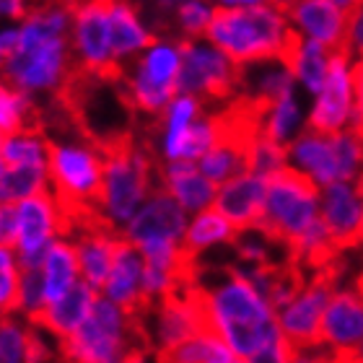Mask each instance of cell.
<instances>
[{
  "mask_svg": "<svg viewBox=\"0 0 363 363\" xmlns=\"http://www.w3.org/2000/svg\"><path fill=\"white\" fill-rule=\"evenodd\" d=\"M220 135H223V120H220V112H205L200 120L187 130V138H184V145H182L179 161H197L203 159L205 153L211 151L213 145L218 143Z\"/></svg>",
  "mask_w": 363,
  "mask_h": 363,
  "instance_id": "e575fe53",
  "label": "cell"
},
{
  "mask_svg": "<svg viewBox=\"0 0 363 363\" xmlns=\"http://www.w3.org/2000/svg\"><path fill=\"white\" fill-rule=\"evenodd\" d=\"M6 172V161H3V156H0V174Z\"/></svg>",
  "mask_w": 363,
  "mask_h": 363,
  "instance_id": "9f6ffc18",
  "label": "cell"
},
{
  "mask_svg": "<svg viewBox=\"0 0 363 363\" xmlns=\"http://www.w3.org/2000/svg\"><path fill=\"white\" fill-rule=\"evenodd\" d=\"M3 208H6V205L0 203V226H3Z\"/></svg>",
  "mask_w": 363,
  "mask_h": 363,
  "instance_id": "6f0895ef",
  "label": "cell"
},
{
  "mask_svg": "<svg viewBox=\"0 0 363 363\" xmlns=\"http://www.w3.org/2000/svg\"><path fill=\"white\" fill-rule=\"evenodd\" d=\"M319 195L322 189L296 169H283L267 179L265 213L255 231L267 242L288 250L306 228L319 218Z\"/></svg>",
  "mask_w": 363,
  "mask_h": 363,
  "instance_id": "8992f818",
  "label": "cell"
},
{
  "mask_svg": "<svg viewBox=\"0 0 363 363\" xmlns=\"http://www.w3.org/2000/svg\"><path fill=\"white\" fill-rule=\"evenodd\" d=\"M117 363H148V350L145 348H128L125 350V356H122Z\"/></svg>",
  "mask_w": 363,
  "mask_h": 363,
  "instance_id": "7dc6e473",
  "label": "cell"
},
{
  "mask_svg": "<svg viewBox=\"0 0 363 363\" xmlns=\"http://www.w3.org/2000/svg\"><path fill=\"white\" fill-rule=\"evenodd\" d=\"M306 130V112L301 104V91L296 89L286 96H280L278 101H272L262 109L259 117V133L278 145H291L296 138Z\"/></svg>",
  "mask_w": 363,
  "mask_h": 363,
  "instance_id": "4316f807",
  "label": "cell"
},
{
  "mask_svg": "<svg viewBox=\"0 0 363 363\" xmlns=\"http://www.w3.org/2000/svg\"><path fill=\"white\" fill-rule=\"evenodd\" d=\"M16 216H18L16 255L45 252L55 239L70 236V220L62 213L57 197L52 195V189L18 203L16 205Z\"/></svg>",
  "mask_w": 363,
  "mask_h": 363,
  "instance_id": "7c38bea8",
  "label": "cell"
},
{
  "mask_svg": "<svg viewBox=\"0 0 363 363\" xmlns=\"http://www.w3.org/2000/svg\"><path fill=\"white\" fill-rule=\"evenodd\" d=\"M342 52L350 60H363V0L348 13V31H345V47Z\"/></svg>",
  "mask_w": 363,
  "mask_h": 363,
  "instance_id": "f35d334b",
  "label": "cell"
},
{
  "mask_svg": "<svg viewBox=\"0 0 363 363\" xmlns=\"http://www.w3.org/2000/svg\"><path fill=\"white\" fill-rule=\"evenodd\" d=\"M294 3L296 0H267V6L278 8V11H283V13H288V11L294 8Z\"/></svg>",
  "mask_w": 363,
  "mask_h": 363,
  "instance_id": "f5cc1de1",
  "label": "cell"
},
{
  "mask_svg": "<svg viewBox=\"0 0 363 363\" xmlns=\"http://www.w3.org/2000/svg\"><path fill=\"white\" fill-rule=\"evenodd\" d=\"M159 187L167 189L187 216H197L213 208L218 195V184H213L192 161H161Z\"/></svg>",
  "mask_w": 363,
  "mask_h": 363,
  "instance_id": "d6986e66",
  "label": "cell"
},
{
  "mask_svg": "<svg viewBox=\"0 0 363 363\" xmlns=\"http://www.w3.org/2000/svg\"><path fill=\"white\" fill-rule=\"evenodd\" d=\"M345 275V259H337L335 265L309 275V283L294 303L278 314L280 335L294 345L298 353L319 350L322 342V319L325 311L337 294V283Z\"/></svg>",
  "mask_w": 363,
  "mask_h": 363,
  "instance_id": "52a82bcc",
  "label": "cell"
},
{
  "mask_svg": "<svg viewBox=\"0 0 363 363\" xmlns=\"http://www.w3.org/2000/svg\"><path fill=\"white\" fill-rule=\"evenodd\" d=\"M18 39H21L18 23H0V65L18 50Z\"/></svg>",
  "mask_w": 363,
  "mask_h": 363,
  "instance_id": "7bdbcfd3",
  "label": "cell"
},
{
  "mask_svg": "<svg viewBox=\"0 0 363 363\" xmlns=\"http://www.w3.org/2000/svg\"><path fill=\"white\" fill-rule=\"evenodd\" d=\"M294 363H322V353H298Z\"/></svg>",
  "mask_w": 363,
  "mask_h": 363,
  "instance_id": "816d5d0a",
  "label": "cell"
},
{
  "mask_svg": "<svg viewBox=\"0 0 363 363\" xmlns=\"http://www.w3.org/2000/svg\"><path fill=\"white\" fill-rule=\"evenodd\" d=\"M356 94H353V60L345 52H335L325 86L311 99L306 112V130L335 135L353 128Z\"/></svg>",
  "mask_w": 363,
  "mask_h": 363,
  "instance_id": "8fae6325",
  "label": "cell"
},
{
  "mask_svg": "<svg viewBox=\"0 0 363 363\" xmlns=\"http://www.w3.org/2000/svg\"><path fill=\"white\" fill-rule=\"evenodd\" d=\"M205 114V101L189 94H177L164 112L156 117V143L151 145L156 159L179 161L187 130Z\"/></svg>",
  "mask_w": 363,
  "mask_h": 363,
  "instance_id": "44dd1931",
  "label": "cell"
},
{
  "mask_svg": "<svg viewBox=\"0 0 363 363\" xmlns=\"http://www.w3.org/2000/svg\"><path fill=\"white\" fill-rule=\"evenodd\" d=\"M242 68H236L208 39L182 42V70L177 94H189L200 101H226L239 96Z\"/></svg>",
  "mask_w": 363,
  "mask_h": 363,
  "instance_id": "30bf717a",
  "label": "cell"
},
{
  "mask_svg": "<svg viewBox=\"0 0 363 363\" xmlns=\"http://www.w3.org/2000/svg\"><path fill=\"white\" fill-rule=\"evenodd\" d=\"M140 294H143V255L135 244L120 236L112 272L104 286V298L120 306L125 317H140Z\"/></svg>",
  "mask_w": 363,
  "mask_h": 363,
  "instance_id": "ffe728a7",
  "label": "cell"
},
{
  "mask_svg": "<svg viewBox=\"0 0 363 363\" xmlns=\"http://www.w3.org/2000/svg\"><path fill=\"white\" fill-rule=\"evenodd\" d=\"M296 356H298V350L280 335L278 340L270 342V345L262 348L259 353H255L247 363H294Z\"/></svg>",
  "mask_w": 363,
  "mask_h": 363,
  "instance_id": "ab89813d",
  "label": "cell"
},
{
  "mask_svg": "<svg viewBox=\"0 0 363 363\" xmlns=\"http://www.w3.org/2000/svg\"><path fill=\"white\" fill-rule=\"evenodd\" d=\"M70 52L78 76L120 78L112 52L109 0H76L70 11Z\"/></svg>",
  "mask_w": 363,
  "mask_h": 363,
  "instance_id": "9c48e42d",
  "label": "cell"
},
{
  "mask_svg": "<svg viewBox=\"0 0 363 363\" xmlns=\"http://www.w3.org/2000/svg\"><path fill=\"white\" fill-rule=\"evenodd\" d=\"M236 239H239V231H236L216 208H208V211L197 213V216H189L182 247H184L189 255L200 257L205 250H213V247H218V244H234Z\"/></svg>",
  "mask_w": 363,
  "mask_h": 363,
  "instance_id": "f1b7e54d",
  "label": "cell"
},
{
  "mask_svg": "<svg viewBox=\"0 0 363 363\" xmlns=\"http://www.w3.org/2000/svg\"><path fill=\"white\" fill-rule=\"evenodd\" d=\"M327 3H333V6H337L340 11H345V13H350L353 8L361 3V0H327Z\"/></svg>",
  "mask_w": 363,
  "mask_h": 363,
  "instance_id": "f907efd6",
  "label": "cell"
},
{
  "mask_svg": "<svg viewBox=\"0 0 363 363\" xmlns=\"http://www.w3.org/2000/svg\"><path fill=\"white\" fill-rule=\"evenodd\" d=\"M128 337L125 311L109 298H96L84 325L68 340H57V353L62 363H117Z\"/></svg>",
  "mask_w": 363,
  "mask_h": 363,
  "instance_id": "ba28073f",
  "label": "cell"
},
{
  "mask_svg": "<svg viewBox=\"0 0 363 363\" xmlns=\"http://www.w3.org/2000/svg\"><path fill=\"white\" fill-rule=\"evenodd\" d=\"M288 23L296 37L317 42L330 52H342L345 31H348V13L327 0H296L288 11Z\"/></svg>",
  "mask_w": 363,
  "mask_h": 363,
  "instance_id": "2e32d148",
  "label": "cell"
},
{
  "mask_svg": "<svg viewBox=\"0 0 363 363\" xmlns=\"http://www.w3.org/2000/svg\"><path fill=\"white\" fill-rule=\"evenodd\" d=\"M104 177L96 197V213L106 226L122 234L140 205L159 187V159L148 143L122 135L101 145Z\"/></svg>",
  "mask_w": 363,
  "mask_h": 363,
  "instance_id": "3957f363",
  "label": "cell"
},
{
  "mask_svg": "<svg viewBox=\"0 0 363 363\" xmlns=\"http://www.w3.org/2000/svg\"><path fill=\"white\" fill-rule=\"evenodd\" d=\"M345 356H348L350 363H363V340L358 342L356 348H348V350H345Z\"/></svg>",
  "mask_w": 363,
  "mask_h": 363,
  "instance_id": "681fc988",
  "label": "cell"
},
{
  "mask_svg": "<svg viewBox=\"0 0 363 363\" xmlns=\"http://www.w3.org/2000/svg\"><path fill=\"white\" fill-rule=\"evenodd\" d=\"M319 218L325 223L327 234L340 252L361 247V218L363 200L356 184L335 182L322 189L319 195Z\"/></svg>",
  "mask_w": 363,
  "mask_h": 363,
  "instance_id": "5bb4252c",
  "label": "cell"
},
{
  "mask_svg": "<svg viewBox=\"0 0 363 363\" xmlns=\"http://www.w3.org/2000/svg\"><path fill=\"white\" fill-rule=\"evenodd\" d=\"M50 361V348L34 330H26V358L23 363H45Z\"/></svg>",
  "mask_w": 363,
  "mask_h": 363,
  "instance_id": "ee69618b",
  "label": "cell"
},
{
  "mask_svg": "<svg viewBox=\"0 0 363 363\" xmlns=\"http://www.w3.org/2000/svg\"><path fill=\"white\" fill-rule=\"evenodd\" d=\"M363 340V303L353 288L337 291L322 319V342L330 350L356 348Z\"/></svg>",
  "mask_w": 363,
  "mask_h": 363,
  "instance_id": "603a6c76",
  "label": "cell"
},
{
  "mask_svg": "<svg viewBox=\"0 0 363 363\" xmlns=\"http://www.w3.org/2000/svg\"><path fill=\"white\" fill-rule=\"evenodd\" d=\"M23 128H42L37 99L8 86L6 81H0V135H8V133Z\"/></svg>",
  "mask_w": 363,
  "mask_h": 363,
  "instance_id": "d6a6232c",
  "label": "cell"
},
{
  "mask_svg": "<svg viewBox=\"0 0 363 363\" xmlns=\"http://www.w3.org/2000/svg\"><path fill=\"white\" fill-rule=\"evenodd\" d=\"M205 39L236 68H247L255 62L286 60L296 34L288 16L265 3L247 11H218Z\"/></svg>",
  "mask_w": 363,
  "mask_h": 363,
  "instance_id": "277c9868",
  "label": "cell"
},
{
  "mask_svg": "<svg viewBox=\"0 0 363 363\" xmlns=\"http://www.w3.org/2000/svg\"><path fill=\"white\" fill-rule=\"evenodd\" d=\"M267 0H213V6L218 11H247V8L265 6Z\"/></svg>",
  "mask_w": 363,
  "mask_h": 363,
  "instance_id": "f6af8a7d",
  "label": "cell"
},
{
  "mask_svg": "<svg viewBox=\"0 0 363 363\" xmlns=\"http://www.w3.org/2000/svg\"><path fill=\"white\" fill-rule=\"evenodd\" d=\"M182 70V39L159 34L143 55L120 70L122 94L133 112L159 117L177 96Z\"/></svg>",
  "mask_w": 363,
  "mask_h": 363,
  "instance_id": "5b68a950",
  "label": "cell"
},
{
  "mask_svg": "<svg viewBox=\"0 0 363 363\" xmlns=\"http://www.w3.org/2000/svg\"><path fill=\"white\" fill-rule=\"evenodd\" d=\"M296 89L298 86H296L294 73L286 65V60H265L247 65L242 68V78H239V96L262 106V109Z\"/></svg>",
  "mask_w": 363,
  "mask_h": 363,
  "instance_id": "d4e9b609",
  "label": "cell"
},
{
  "mask_svg": "<svg viewBox=\"0 0 363 363\" xmlns=\"http://www.w3.org/2000/svg\"><path fill=\"white\" fill-rule=\"evenodd\" d=\"M216 13H218V8L213 6V0H187L172 16V29L177 31V39L182 42L205 39Z\"/></svg>",
  "mask_w": 363,
  "mask_h": 363,
  "instance_id": "836d02e7",
  "label": "cell"
},
{
  "mask_svg": "<svg viewBox=\"0 0 363 363\" xmlns=\"http://www.w3.org/2000/svg\"><path fill=\"white\" fill-rule=\"evenodd\" d=\"M39 3H42V0H39Z\"/></svg>",
  "mask_w": 363,
  "mask_h": 363,
  "instance_id": "680465c9",
  "label": "cell"
},
{
  "mask_svg": "<svg viewBox=\"0 0 363 363\" xmlns=\"http://www.w3.org/2000/svg\"><path fill=\"white\" fill-rule=\"evenodd\" d=\"M288 167L309 177L319 189L340 182V161L333 135H322L314 130H303L288 145Z\"/></svg>",
  "mask_w": 363,
  "mask_h": 363,
  "instance_id": "ac0fdd59",
  "label": "cell"
},
{
  "mask_svg": "<svg viewBox=\"0 0 363 363\" xmlns=\"http://www.w3.org/2000/svg\"><path fill=\"white\" fill-rule=\"evenodd\" d=\"M78 255L73 242L68 239H55L47 250L45 265H42V275H45V298L47 303L60 301L62 296L68 294L70 288L78 283Z\"/></svg>",
  "mask_w": 363,
  "mask_h": 363,
  "instance_id": "83f0119b",
  "label": "cell"
},
{
  "mask_svg": "<svg viewBox=\"0 0 363 363\" xmlns=\"http://www.w3.org/2000/svg\"><path fill=\"white\" fill-rule=\"evenodd\" d=\"M26 358V327L13 319L0 322V363H23Z\"/></svg>",
  "mask_w": 363,
  "mask_h": 363,
  "instance_id": "74e56055",
  "label": "cell"
},
{
  "mask_svg": "<svg viewBox=\"0 0 363 363\" xmlns=\"http://www.w3.org/2000/svg\"><path fill=\"white\" fill-rule=\"evenodd\" d=\"M0 156L6 167H47L50 135L42 128H23L0 135Z\"/></svg>",
  "mask_w": 363,
  "mask_h": 363,
  "instance_id": "f546056e",
  "label": "cell"
},
{
  "mask_svg": "<svg viewBox=\"0 0 363 363\" xmlns=\"http://www.w3.org/2000/svg\"><path fill=\"white\" fill-rule=\"evenodd\" d=\"M350 288H353V294H356L358 298H361V303H363V270L358 272L356 278H353V286H350Z\"/></svg>",
  "mask_w": 363,
  "mask_h": 363,
  "instance_id": "db71d44e",
  "label": "cell"
},
{
  "mask_svg": "<svg viewBox=\"0 0 363 363\" xmlns=\"http://www.w3.org/2000/svg\"><path fill=\"white\" fill-rule=\"evenodd\" d=\"M109 34L120 70L135 60L138 55H143L153 39L159 37L135 0H109Z\"/></svg>",
  "mask_w": 363,
  "mask_h": 363,
  "instance_id": "e0dca14e",
  "label": "cell"
},
{
  "mask_svg": "<svg viewBox=\"0 0 363 363\" xmlns=\"http://www.w3.org/2000/svg\"><path fill=\"white\" fill-rule=\"evenodd\" d=\"M96 298H99L96 291H94L86 280H81V283H76L68 294L62 296L60 301L47 303L45 311H42L31 325L47 330V333L55 335L57 340H68L70 335L86 322V317L91 314Z\"/></svg>",
  "mask_w": 363,
  "mask_h": 363,
  "instance_id": "cb8c5ba5",
  "label": "cell"
},
{
  "mask_svg": "<svg viewBox=\"0 0 363 363\" xmlns=\"http://www.w3.org/2000/svg\"><path fill=\"white\" fill-rule=\"evenodd\" d=\"M120 236L122 234L106 226H89L76 231L73 247H76L78 255V267H81V275L94 291H101L109 280Z\"/></svg>",
  "mask_w": 363,
  "mask_h": 363,
  "instance_id": "7402d4cb",
  "label": "cell"
},
{
  "mask_svg": "<svg viewBox=\"0 0 363 363\" xmlns=\"http://www.w3.org/2000/svg\"><path fill=\"white\" fill-rule=\"evenodd\" d=\"M31 8L34 0H0V23H21Z\"/></svg>",
  "mask_w": 363,
  "mask_h": 363,
  "instance_id": "60d3db41",
  "label": "cell"
},
{
  "mask_svg": "<svg viewBox=\"0 0 363 363\" xmlns=\"http://www.w3.org/2000/svg\"><path fill=\"white\" fill-rule=\"evenodd\" d=\"M283 169H288V148L259 133L250 143V151H247V172L272 179Z\"/></svg>",
  "mask_w": 363,
  "mask_h": 363,
  "instance_id": "8d00e7d4",
  "label": "cell"
},
{
  "mask_svg": "<svg viewBox=\"0 0 363 363\" xmlns=\"http://www.w3.org/2000/svg\"><path fill=\"white\" fill-rule=\"evenodd\" d=\"M195 291L208 335L226 342L239 361H250L280 337L275 311L239 267H220L218 278H211L203 267Z\"/></svg>",
  "mask_w": 363,
  "mask_h": 363,
  "instance_id": "7a4b0ae2",
  "label": "cell"
},
{
  "mask_svg": "<svg viewBox=\"0 0 363 363\" xmlns=\"http://www.w3.org/2000/svg\"><path fill=\"white\" fill-rule=\"evenodd\" d=\"M50 192L47 167H6L0 174V203L18 205L29 197Z\"/></svg>",
  "mask_w": 363,
  "mask_h": 363,
  "instance_id": "1f68e13d",
  "label": "cell"
},
{
  "mask_svg": "<svg viewBox=\"0 0 363 363\" xmlns=\"http://www.w3.org/2000/svg\"><path fill=\"white\" fill-rule=\"evenodd\" d=\"M353 94H356V114H353V128L363 138V60L353 62Z\"/></svg>",
  "mask_w": 363,
  "mask_h": 363,
  "instance_id": "b9f144b4",
  "label": "cell"
},
{
  "mask_svg": "<svg viewBox=\"0 0 363 363\" xmlns=\"http://www.w3.org/2000/svg\"><path fill=\"white\" fill-rule=\"evenodd\" d=\"M356 189H358V195H361V200H363V174L358 177V182H356ZM361 244H363V218H361Z\"/></svg>",
  "mask_w": 363,
  "mask_h": 363,
  "instance_id": "11a10c76",
  "label": "cell"
},
{
  "mask_svg": "<svg viewBox=\"0 0 363 363\" xmlns=\"http://www.w3.org/2000/svg\"><path fill=\"white\" fill-rule=\"evenodd\" d=\"M187 223L189 216L184 208L167 189L156 187L151 197L140 205V211L133 216V220L122 228V236L135 247L145 242H182Z\"/></svg>",
  "mask_w": 363,
  "mask_h": 363,
  "instance_id": "4fadbf2b",
  "label": "cell"
},
{
  "mask_svg": "<svg viewBox=\"0 0 363 363\" xmlns=\"http://www.w3.org/2000/svg\"><path fill=\"white\" fill-rule=\"evenodd\" d=\"M156 363H236V356L218 337H192L156 350Z\"/></svg>",
  "mask_w": 363,
  "mask_h": 363,
  "instance_id": "4dcf8cb0",
  "label": "cell"
},
{
  "mask_svg": "<svg viewBox=\"0 0 363 363\" xmlns=\"http://www.w3.org/2000/svg\"><path fill=\"white\" fill-rule=\"evenodd\" d=\"M333 55L335 52H330L327 47L317 45V42L296 37V42L291 45V50L286 55V65L294 73V81L298 86V91L309 94L311 99L317 96L319 89L325 86L327 73H330Z\"/></svg>",
  "mask_w": 363,
  "mask_h": 363,
  "instance_id": "484cf974",
  "label": "cell"
},
{
  "mask_svg": "<svg viewBox=\"0 0 363 363\" xmlns=\"http://www.w3.org/2000/svg\"><path fill=\"white\" fill-rule=\"evenodd\" d=\"M265 197H267L265 177L244 172V174L234 177V179L226 182V184H220L213 208H216L239 234H247V231H255V228L259 226L262 213H265Z\"/></svg>",
  "mask_w": 363,
  "mask_h": 363,
  "instance_id": "9a60e30c",
  "label": "cell"
},
{
  "mask_svg": "<svg viewBox=\"0 0 363 363\" xmlns=\"http://www.w3.org/2000/svg\"><path fill=\"white\" fill-rule=\"evenodd\" d=\"M322 363H350L345 350H322Z\"/></svg>",
  "mask_w": 363,
  "mask_h": 363,
  "instance_id": "c3c4849f",
  "label": "cell"
},
{
  "mask_svg": "<svg viewBox=\"0 0 363 363\" xmlns=\"http://www.w3.org/2000/svg\"><path fill=\"white\" fill-rule=\"evenodd\" d=\"M70 11L73 3H34L21 26L18 50L0 65V81L37 96H62L76 78L70 52Z\"/></svg>",
  "mask_w": 363,
  "mask_h": 363,
  "instance_id": "6da1fadb",
  "label": "cell"
},
{
  "mask_svg": "<svg viewBox=\"0 0 363 363\" xmlns=\"http://www.w3.org/2000/svg\"><path fill=\"white\" fill-rule=\"evenodd\" d=\"M184 3H187V0H148V6H151L153 13L167 16L169 21H172V16H174L177 8H182Z\"/></svg>",
  "mask_w": 363,
  "mask_h": 363,
  "instance_id": "bcb514c9",
  "label": "cell"
},
{
  "mask_svg": "<svg viewBox=\"0 0 363 363\" xmlns=\"http://www.w3.org/2000/svg\"><path fill=\"white\" fill-rule=\"evenodd\" d=\"M21 306V267L16 250L0 244V322L13 319Z\"/></svg>",
  "mask_w": 363,
  "mask_h": 363,
  "instance_id": "d590c367",
  "label": "cell"
}]
</instances>
